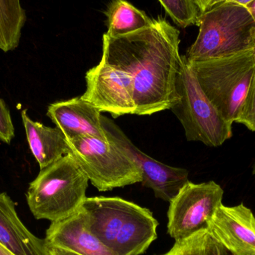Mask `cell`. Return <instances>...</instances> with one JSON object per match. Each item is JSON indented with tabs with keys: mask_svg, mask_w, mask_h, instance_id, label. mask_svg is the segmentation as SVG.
<instances>
[{
	"mask_svg": "<svg viewBox=\"0 0 255 255\" xmlns=\"http://www.w3.org/2000/svg\"><path fill=\"white\" fill-rule=\"evenodd\" d=\"M179 36L161 16L150 26L126 35L103 34L101 60L130 76L135 115L171 110L179 102L176 85L183 62Z\"/></svg>",
	"mask_w": 255,
	"mask_h": 255,
	"instance_id": "obj_1",
	"label": "cell"
},
{
	"mask_svg": "<svg viewBox=\"0 0 255 255\" xmlns=\"http://www.w3.org/2000/svg\"><path fill=\"white\" fill-rule=\"evenodd\" d=\"M82 208L91 232L115 255L144 254L157 238L152 213L119 197L86 198Z\"/></svg>",
	"mask_w": 255,
	"mask_h": 255,
	"instance_id": "obj_2",
	"label": "cell"
},
{
	"mask_svg": "<svg viewBox=\"0 0 255 255\" xmlns=\"http://www.w3.org/2000/svg\"><path fill=\"white\" fill-rule=\"evenodd\" d=\"M199 34L184 55L188 62L255 49V21L246 6L223 1L199 15Z\"/></svg>",
	"mask_w": 255,
	"mask_h": 255,
	"instance_id": "obj_3",
	"label": "cell"
},
{
	"mask_svg": "<svg viewBox=\"0 0 255 255\" xmlns=\"http://www.w3.org/2000/svg\"><path fill=\"white\" fill-rule=\"evenodd\" d=\"M88 179L76 159L67 154L44 169L31 181L25 193L37 220L55 222L77 211L86 199Z\"/></svg>",
	"mask_w": 255,
	"mask_h": 255,
	"instance_id": "obj_4",
	"label": "cell"
},
{
	"mask_svg": "<svg viewBox=\"0 0 255 255\" xmlns=\"http://www.w3.org/2000/svg\"><path fill=\"white\" fill-rule=\"evenodd\" d=\"M187 62L223 118L231 124L238 122L254 79L255 49L226 58Z\"/></svg>",
	"mask_w": 255,
	"mask_h": 255,
	"instance_id": "obj_5",
	"label": "cell"
},
{
	"mask_svg": "<svg viewBox=\"0 0 255 255\" xmlns=\"http://www.w3.org/2000/svg\"><path fill=\"white\" fill-rule=\"evenodd\" d=\"M176 89L179 102L171 111L184 128L187 140L218 147L232 137L233 124L223 118L205 95L184 55Z\"/></svg>",
	"mask_w": 255,
	"mask_h": 255,
	"instance_id": "obj_6",
	"label": "cell"
},
{
	"mask_svg": "<svg viewBox=\"0 0 255 255\" xmlns=\"http://www.w3.org/2000/svg\"><path fill=\"white\" fill-rule=\"evenodd\" d=\"M67 141L70 154L99 191L142 182V172L136 162L109 138L77 137Z\"/></svg>",
	"mask_w": 255,
	"mask_h": 255,
	"instance_id": "obj_7",
	"label": "cell"
},
{
	"mask_svg": "<svg viewBox=\"0 0 255 255\" xmlns=\"http://www.w3.org/2000/svg\"><path fill=\"white\" fill-rule=\"evenodd\" d=\"M223 188L214 181H189L169 202L167 232L175 241L185 239L202 229L223 202Z\"/></svg>",
	"mask_w": 255,
	"mask_h": 255,
	"instance_id": "obj_8",
	"label": "cell"
},
{
	"mask_svg": "<svg viewBox=\"0 0 255 255\" xmlns=\"http://www.w3.org/2000/svg\"><path fill=\"white\" fill-rule=\"evenodd\" d=\"M108 137L123 148L136 162L142 172V184L154 192L156 198L170 202L189 182V172L154 160L139 149L112 120L102 116Z\"/></svg>",
	"mask_w": 255,
	"mask_h": 255,
	"instance_id": "obj_9",
	"label": "cell"
},
{
	"mask_svg": "<svg viewBox=\"0 0 255 255\" xmlns=\"http://www.w3.org/2000/svg\"><path fill=\"white\" fill-rule=\"evenodd\" d=\"M86 91L82 98L114 118L135 115L131 79L122 70L100 61L85 75Z\"/></svg>",
	"mask_w": 255,
	"mask_h": 255,
	"instance_id": "obj_10",
	"label": "cell"
},
{
	"mask_svg": "<svg viewBox=\"0 0 255 255\" xmlns=\"http://www.w3.org/2000/svg\"><path fill=\"white\" fill-rule=\"evenodd\" d=\"M210 235L233 255H255V217L241 203L236 206L222 204L208 222Z\"/></svg>",
	"mask_w": 255,
	"mask_h": 255,
	"instance_id": "obj_11",
	"label": "cell"
},
{
	"mask_svg": "<svg viewBox=\"0 0 255 255\" xmlns=\"http://www.w3.org/2000/svg\"><path fill=\"white\" fill-rule=\"evenodd\" d=\"M46 115L67 139H109L102 122L101 112L81 97L49 105Z\"/></svg>",
	"mask_w": 255,
	"mask_h": 255,
	"instance_id": "obj_12",
	"label": "cell"
},
{
	"mask_svg": "<svg viewBox=\"0 0 255 255\" xmlns=\"http://www.w3.org/2000/svg\"><path fill=\"white\" fill-rule=\"evenodd\" d=\"M49 248L67 250L80 255H115L91 232L85 210L52 222L46 234Z\"/></svg>",
	"mask_w": 255,
	"mask_h": 255,
	"instance_id": "obj_13",
	"label": "cell"
},
{
	"mask_svg": "<svg viewBox=\"0 0 255 255\" xmlns=\"http://www.w3.org/2000/svg\"><path fill=\"white\" fill-rule=\"evenodd\" d=\"M0 244L14 255H51L46 240L25 228L6 193H0Z\"/></svg>",
	"mask_w": 255,
	"mask_h": 255,
	"instance_id": "obj_14",
	"label": "cell"
},
{
	"mask_svg": "<svg viewBox=\"0 0 255 255\" xmlns=\"http://www.w3.org/2000/svg\"><path fill=\"white\" fill-rule=\"evenodd\" d=\"M21 118L30 150L40 169L70 154L67 139L58 128L45 127L40 123L32 121L28 117L26 109L21 112Z\"/></svg>",
	"mask_w": 255,
	"mask_h": 255,
	"instance_id": "obj_15",
	"label": "cell"
},
{
	"mask_svg": "<svg viewBox=\"0 0 255 255\" xmlns=\"http://www.w3.org/2000/svg\"><path fill=\"white\" fill-rule=\"evenodd\" d=\"M108 31L110 37H121L147 28L153 23L143 10L127 0H112L106 11Z\"/></svg>",
	"mask_w": 255,
	"mask_h": 255,
	"instance_id": "obj_16",
	"label": "cell"
},
{
	"mask_svg": "<svg viewBox=\"0 0 255 255\" xmlns=\"http://www.w3.org/2000/svg\"><path fill=\"white\" fill-rule=\"evenodd\" d=\"M25 22L20 0H0V50L8 52L19 46Z\"/></svg>",
	"mask_w": 255,
	"mask_h": 255,
	"instance_id": "obj_17",
	"label": "cell"
},
{
	"mask_svg": "<svg viewBox=\"0 0 255 255\" xmlns=\"http://www.w3.org/2000/svg\"><path fill=\"white\" fill-rule=\"evenodd\" d=\"M166 13L181 28L197 25L201 12L194 0H159Z\"/></svg>",
	"mask_w": 255,
	"mask_h": 255,
	"instance_id": "obj_18",
	"label": "cell"
},
{
	"mask_svg": "<svg viewBox=\"0 0 255 255\" xmlns=\"http://www.w3.org/2000/svg\"><path fill=\"white\" fill-rule=\"evenodd\" d=\"M211 240L208 229H202L185 239L175 241L169 252L160 255H213Z\"/></svg>",
	"mask_w": 255,
	"mask_h": 255,
	"instance_id": "obj_19",
	"label": "cell"
},
{
	"mask_svg": "<svg viewBox=\"0 0 255 255\" xmlns=\"http://www.w3.org/2000/svg\"><path fill=\"white\" fill-rule=\"evenodd\" d=\"M14 137V127L10 110L2 99H0V141L10 144Z\"/></svg>",
	"mask_w": 255,
	"mask_h": 255,
	"instance_id": "obj_20",
	"label": "cell"
},
{
	"mask_svg": "<svg viewBox=\"0 0 255 255\" xmlns=\"http://www.w3.org/2000/svg\"><path fill=\"white\" fill-rule=\"evenodd\" d=\"M237 123L243 124L250 130L255 131V71L254 79L242 115Z\"/></svg>",
	"mask_w": 255,
	"mask_h": 255,
	"instance_id": "obj_21",
	"label": "cell"
},
{
	"mask_svg": "<svg viewBox=\"0 0 255 255\" xmlns=\"http://www.w3.org/2000/svg\"><path fill=\"white\" fill-rule=\"evenodd\" d=\"M211 250L213 255H233L231 253L229 254V252L213 238L211 240Z\"/></svg>",
	"mask_w": 255,
	"mask_h": 255,
	"instance_id": "obj_22",
	"label": "cell"
},
{
	"mask_svg": "<svg viewBox=\"0 0 255 255\" xmlns=\"http://www.w3.org/2000/svg\"><path fill=\"white\" fill-rule=\"evenodd\" d=\"M253 0H212L210 7H212L214 4H218V3L223 2V1H232V2L237 3V4H241V5L247 6L249 3L253 1Z\"/></svg>",
	"mask_w": 255,
	"mask_h": 255,
	"instance_id": "obj_23",
	"label": "cell"
},
{
	"mask_svg": "<svg viewBox=\"0 0 255 255\" xmlns=\"http://www.w3.org/2000/svg\"><path fill=\"white\" fill-rule=\"evenodd\" d=\"M194 1L197 4L198 7L202 13V12L205 11L209 8L210 4H211L212 0H194Z\"/></svg>",
	"mask_w": 255,
	"mask_h": 255,
	"instance_id": "obj_24",
	"label": "cell"
},
{
	"mask_svg": "<svg viewBox=\"0 0 255 255\" xmlns=\"http://www.w3.org/2000/svg\"><path fill=\"white\" fill-rule=\"evenodd\" d=\"M49 250H50L51 255H80L67 251V250H61V249L49 248Z\"/></svg>",
	"mask_w": 255,
	"mask_h": 255,
	"instance_id": "obj_25",
	"label": "cell"
},
{
	"mask_svg": "<svg viewBox=\"0 0 255 255\" xmlns=\"http://www.w3.org/2000/svg\"><path fill=\"white\" fill-rule=\"evenodd\" d=\"M246 7L248 9L250 13H251L252 16L255 21V0H253L251 2L249 3Z\"/></svg>",
	"mask_w": 255,
	"mask_h": 255,
	"instance_id": "obj_26",
	"label": "cell"
},
{
	"mask_svg": "<svg viewBox=\"0 0 255 255\" xmlns=\"http://www.w3.org/2000/svg\"><path fill=\"white\" fill-rule=\"evenodd\" d=\"M0 255H14L0 244Z\"/></svg>",
	"mask_w": 255,
	"mask_h": 255,
	"instance_id": "obj_27",
	"label": "cell"
},
{
	"mask_svg": "<svg viewBox=\"0 0 255 255\" xmlns=\"http://www.w3.org/2000/svg\"><path fill=\"white\" fill-rule=\"evenodd\" d=\"M253 174L255 175V163L254 164V166H253Z\"/></svg>",
	"mask_w": 255,
	"mask_h": 255,
	"instance_id": "obj_28",
	"label": "cell"
}]
</instances>
